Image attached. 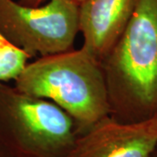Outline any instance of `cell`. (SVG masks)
Listing matches in <instances>:
<instances>
[{
  "mask_svg": "<svg viewBox=\"0 0 157 157\" xmlns=\"http://www.w3.org/2000/svg\"><path fill=\"white\" fill-rule=\"evenodd\" d=\"M30 57L10 43L0 33V82L16 79Z\"/></svg>",
  "mask_w": 157,
  "mask_h": 157,
  "instance_id": "52a82bcc",
  "label": "cell"
},
{
  "mask_svg": "<svg viewBox=\"0 0 157 157\" xmlns=\"http://www.w3.org/2000/svg\"><path fill=\"white\" fill-rule=\"evenodd\" d=\"M78 8L73 0H50L41 7L0 0V33L30 58L67 52L79 32Z\"/></svg>",
  "mask_w": 157,
  "mask_h": 157,
  "instance_id": "277c9868",
  "label": "cell"
},
{
  "mask_svg": "<svg viewBox=\"0 0 157 157\" xmlns=\"http://www.w3.org/2000/svg\"><path fill=\"white\" fill-rule=\"evenodd\" d=\"M0 157H15L6 147L0 143Z\"/></svg>",
  "mask_w": 157,
  "mask_h": 157,
  "instance_id": "ba28073f",
  "label": "cell"
},
{
  "mask_svg": "<svg viewBox=\"0 0 157 157\" xmlns=\"http://www.w3.org/2000/svg\"><path fill=\"white\" fill-rule=\"evenodd\" d=\"M15 87L55 103L74 121L79 135L110 116L101 63L84 47L27 63Z\"/></svg>",
  "mask_w": 157,
  "mask_h": 157,
  "instance_id": "7a4b0ae2",
  "label": "cell"
},
{
  "mask_svg": "<svg viewBox=\"0 0 157 157\" xmlns=\"http://www.w3.org/2000/svg\"><path fill=\"white\" fill-rule=\"evenodd\" d=\"M153 157H157V150L155 151V153L154 154V155H153Z\"/></svg>",
  "mask_w": 157,
  "mask_h": 157,
  "instance_id": "30bf717a",
  "label": "cell"
},
{
  "mask_svg": "<svg viewBox=\"0 0 157 157\" xmlns=\"http://www.w3.org/2000/svg\"><path fill=\"white\" fill-rule=\"evenodd\" d=\"M110 117L138 122L157 115V0H136L123 33L101 62Z\"/></svg>",
  "mask_w": 157,
  "mask_h": 157,
  "instance_id": "6da1fadb",
  "label": "cell"
},
{
  "mask_svg": "<svg viewBox=\"0 0 157 157\" xmlns=\"http://www.w3.org/2000/svg\"><path fill=\"white\" fill-rule=\"evenodd\" d=\"M136 0H85L79 4V32L86 50L102 61L123 33Z\"/></svg>",
  "mask_w": 157,
  "mask_h": 157,
  "instance_id": "8992f818",
  "label": "cell"
},
{
  "mask_svg": "<svg viewBox=\"0 0 157 157\" xmlns=\"http://www.w3.org/2000/svg\"><path fill=\"white\" fill-rule=\"evenodd\" d=\"M41 1H43V0H41ZM73 1L77 2L78 4H80V3H82V2H83V1H85V0H73Z\"/></svg>",
  "mask_w": 157,
  "mask_h": 157,
  "instance_id": "9c48e42d",
  "label": "cell"
},
{
  "mask_svg": "<svg viewBox=\"0 0 157 157\" xmlns=\"http://www.w3.org/2000/svg\"><path fill=\"white\" fill-rule=\"evenodd\" d=\"M36 2H39H39H41V0H36Z\"/></svg>",
  "mask_w": 157,
  "mask_h": 157,
  "instance_id": "8fae6325",
  "label": "cell"
},
{
  "mask_svg": "<svg viewBox=\"0 0 157 157\" xmlns=\"http://www.w3.org/2000/svg\"><path fill=\"white\" fill-rule=\"evenodd\" d=\"M78 134L52 101L0 82V143L15 157H66Z\"/></svg>",
  "mask_w": 157,
  "mask_h": 157,
  "instance_id": "3957f363",
  "label": "cell"
},
{
  "mask_svg": "<svg viewBox=\"0 0 157 157\" xmlns=\"http://www.w3.org/2000/svg\"><path fill=\"white\" fill-rule=\"evenodd\" d=\"M157 150V115L138 122L106 118L78 135L66 157H153Z\"/></svg>",
  "mask_w": 157,
  "mask_h": 157,
  "instance_id": "5b68a950",
  "label": "cell"
}]
</instances>
